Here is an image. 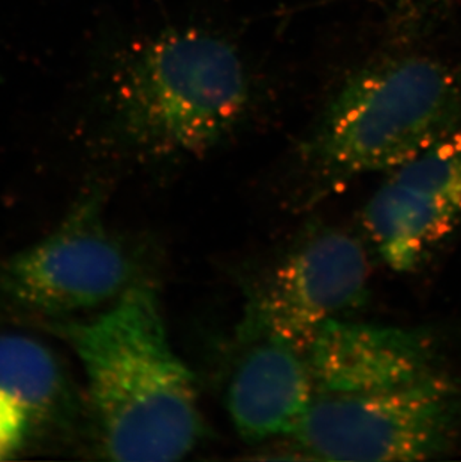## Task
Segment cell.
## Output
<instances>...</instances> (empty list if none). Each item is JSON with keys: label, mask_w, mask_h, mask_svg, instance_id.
Wrapping results in <instances>:
<instances>
[{"label": "cell", "mask_w": 461, "mask_h": 462, "mask_svg": "<svg viewBox=\"0 0 461 462\" xmlns=\"http://www.w3.org/2000/svg\"><path fill=\"white\" fill-rule=\"evenodd\" d=\"M461 126V63L406 52L344 79L306 143L325 181L392 171Z\"/></svg>", "instance_id": "3"}, {"label": "cell", "mask_w": 461, "mask_h": 462, "mask_svg": "<svg viewBox=\"0 0 461 462\" xmlns=\"http://www.w3.org/2000/svg\"><path fill=\"white\" fill-rule=\"evenodd\" d=\"M390 172L362 222L381 259L410 273L461 223V126Z\"/></svg>", "instance_id": "7"}, {"label": "cell", "mask_w": 461, "mask_h": 462, "mask_svg": "<svg viewBox=\"0 0 461 462\" xmlns=\"http://www.w3.org/2000/svg\"><path fill=\"white\" fill-rule=\"evenodd\" d=\"M50 329L83 366L107 458L177 461L195 449L204 436L195 375L173 349L152 289L131 284L95 319Z\"/></svg>", "instance_id": "1"}, {"label": "cell", "mask_w": 461, "mask_h": 462, "mask_svg": "<svg viewBox=\"0 0 461 462\" xmlns=\"http://www.w3.org/2000/svg\"><path fill=\"white\" fill-rule=\"evenodd\" d=\"M0 391L20 402L32 420H52L70 409V386L61 364L31 337L0 336Z\"/></svg>", "instance_id": "10"}, {"label": "cell", "mask_w": 461, "mask_h": 462, "mask_svg": "<svg viewBox=\"0 0 461 462\" xmlns=\"http://www.w3.org/2000/svg\"><path fill=\"white\" fill-rule=\"evenodd\" d=\"M315 393L401 388L442 373L427 332L334 319L306 349Z\"/></svg>", "instance_id": "8"}, {"label": "cell", "mask_w": 461, "mask_h": 462, "mask_svg": "<svg viewBox=\"0 0 461 462\" xmlns=\"http://www.w3.org/2000/svg\"><path fill=\"white\" fill-rule=\"evenodd\" d=\"M31 423L29 411L0 391V461L11 458L22 449Z\"/></svg>", "instance_id": "11"}, {"label": "cell", "mask_w": 461, "mask_h": 462, "mask_svg": "<svg viewBox=\"0 0 461 462\" xmlns=\"http://www.w3.org/2000/svg\"><path fill=\"white\" fill-rule=\"evenodd\" d=\"M250 102L252 79L239 50L196 27H171L132 47L108 88L118 134L155 154L207 152Z\"/></svg>", "instance_id": "2"}, {"label": "cell", "mask_w": 461, "mask_h": 462, "mask_svg": "<svg viewBox=\"0 0 461 462\" xmlns=\"http://www.w3.org/2000/svg\"><path fill=\"white\" fill-rule=\"evenodd\" d=\"M369 275L357 238L337 229L318 232L283 261L253 300L241 336L267 334L306 352L325 323L362 306Z\"/></svg>", "instance_id": "6"}, {"label": "cell", "mask_w": 461, "mask_h": 462, "mask_svg": "<svg viewBox=\"0 0 461 462\" xmlns=\"http://www.w3.org/2000/svg\"><path fill=\"white\" fill-rule=\"evenodd\" d=\"M248 343L230 377L228 411L249 443L294 436L314 400L306 352L267 336H241Z\"/></svg>", "instance_id": "9"}, {"label": "cell", "mask_w": 461, "mask_h": 462, "mask_svg": "<svg viewBox=\"0 0 461 462\" xmlns=\"http://www.w3.org/2000/svg\"><path fill=\"white\" fill-rule=\"evenodd\" d=\"M131 280V261L107 231L98 197L77 204L56 231L9 259L0 273L9 297L56 318L118 300Z\"/></svg>", "instance_id": "5"}, {"label": "cell", "mask_w": 461, "mask_h": 462, "mask_svg": "<svg viewBox=\"0 0 461 462\" xmlns=\"http://www.w3.org/2000/svg\"><path fill=\"white\" fill-rule=\"evenodd\" d=\"M292 437L305 457L324 461L444 458L461 437V388L442 371L387 391L314 393Z\"/></svg>", "instance_id": "4"}]
</instances>
